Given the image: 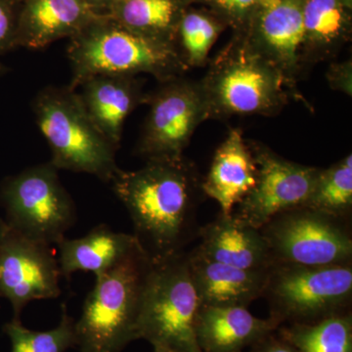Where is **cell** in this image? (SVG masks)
Returning <instances> with one entry per match:
<instances>
[{
    "instance_id": "obj_25",
    "label": "cell",
    "mask_w": 352,
    "mask_h": 352,
    "mask_svg": "<svg viewBox=\"0 0 352 352\" xmlns=\"http://www.w3.org/2000/svg\"><path fill=\"white\" fill-rule=\"evenodd\" d=\"M305 43L333 45L342 36L346 15L342 0H305L302 4Z\"/></svg>"
},
{
    "instance_id": "obj_31",
    "label": "cell",
    "mask_w": 352,
    "mask_h": 352,
    "mask_svg": "<svg viewBox=\"0 0 352 352\" xmlns=\"http://www.w3.org/2000/svg\"><path fill=\"white\" fill-rule=\"evenodd\" d=\"M8 228L6 220L0 219V247H1L2 240H3L4 235Z\"/></svg>"
},
{
    "instance_id": "obj_20",
    "label": "cell",
    "mask_w": 352,
    "mask_h": 352,
    "mask_svg": "<svg viewBox=\"0 0 352 352\" xmlns=\"http://www.w3.org/2000/svg\"><path fill=\"white\" fill-rule=\"evenodd\" d=\"M259 12V38L268 59L280 69L295 66L305 44L302 4L298 0H271Z\"/></svg>"
},
{
    "instance_id": "obj_28",
    "label": "cell",
    "mask_w": 352,
    "mask_h": 352,
    "mask_svg": "<svg viewBox=\"0 0 352 352\" xmlns=\"http://www.w3.org/2000/svg\"><path fill=\"white\" fill-rule=\"evenodd\" d=\"M249 349V352H298L277 330L264 336Z\"/></svg>"
},
{
    "instance_id": "obj_30",
    "label": "cell",
    "mask_w": 352,
    "mask_h": 352,
    "mask_svg": "<svg viewBox=\"0 0 352 352\" xmlns=\"http://www.w3.org/2000/svg\"><path fill=\"white\" fill-rule=\"evenodd\" d=\"M113 0H85V3L91 7L97 13L104 14Z\"/></svg>"
},
{
    "instance_id": "obj_24",
    "label": "cell",
    "mask_w": 352,
    "mask_h": 352,
    "mask_svg": "<svg viewBox=\"0 0 352 352\" xmlns=\"http://www.w3.org/2000/svg\"><path fill=\"white\" fill-rule=\"evenodd\" d=\"M75 325L76 319L63 305L59 324L51 330H30L13 319L4 325L3 332L10 340L12 352H67L76 347Z\"/></svg>"
},
{
    "instance_id": "obj_23",
    "label": "cell",
    "mask_w": 352,
    "mask_h": 352,
    "mask_svg": "<svg viewBox=\"0 0 352 352\" xmlns=\"http://www.w3.org/2000/svg\"><path fill=\"white\" fill-rule=\"evenodd\" d=\"M305 207L349 221L352 208L351 155L320 170Z\"/></svg>"
},
{
    "instance_id": "obj_2",
    "label": "cell",
    "mask_w": 352,
    "mask_h": 352,
    "mask_svg": "<svg viewBox=\"0 0 352 352\" xmlns=\"http://www.w3.org/2000/svg\"><path fill=\"white\" fill-rule=\"evenodd\" d=\"M67 56L76 88L100 75L150 74L164 82L173 80L185 68L173 41L139 34L101 14L69 38Z\"/></svg>"
},
{
    "instance_id": "obj_5",
    "label": "cell",
    "mask_w": 352,
    "mask_h": 352,
    "mask_svg": "<svg viewBox=\"0 0 352 352\" xmlns=\"http://www.w3.org/2000/svg\"><path fill=\"white\" fill-rule=\"evenodd\" d=\"M201 307L188 252L153 261L139 317L138 340L175 352H201L196 337Z\"/></svg>"
},
{
    "instance_id": "obj_13",
    "label": "cell",
    "mask_w": 352,
    "mask_h": 352,
    "mask_svg": "<svg viewBox=\"0 0 352 352\" xmlns=\"http://www.w3.org/2000/svg\"><path fill=\"white\" fill-rule=\"evenodd\" d=\"M99 15L85 0H22L18 47L43 50L59 39L73 38Z\"/></svg>"
},
{
    "instance_id": "obj_6",
    "label": "cell",
    "mask_w": 352,
    "mask_h": 352,
    "mask_svg": "<svg viewBox=\"0 0 352 352\" xmlns=\"http://www.w3.org/2000/svg\"><path fill=\"white\" fill-rule=\"evenodd\" d=\"M263 298L271 318L281 325L312 324L351 311L352 263L302 266L274 264Z\"/></svg>"
},
{
    "instance_id": "obj_9",
    "label": "cell",
    "mask_w": 352,
    "mask_h": 352,
    "mask_svg": "<svg viewBox=\"0 0 352 352\" xmlns=\"http://www.w3.org/2000/svg\"><path fill=\"white\" fill-rule=\"evenodd\" d=\"M204 92L208 110L228 115L270 112L283 98V74L263 53L230 51L217 61Z\"/></svg>"
},
{
    "instance_id": "obj_33",
    "label": "cell",
    "mask_w": 352,
    "mask_h": 352,
    "mask_svg": "<svg viewBox=\"0 0 352 352\" xmlns=\"http://www.w3.org/2000/svg\"><path fill=\"white\" fill-rule=\"evenodd\" d=\"M8 72V68L6 66H4L3 64L0 63V78L2 76L6 75V74Z\"/></svg>"
},
{
    "instance_id": "obj_17",
    "label": "cell",
    "mask_w": 352,
    "mask_h": 352,
    "mask_svg": "<svg viewBox=\"0 0 352 352\" xmlns=\"http://www.w3.org/2000/svg\"><path fill=\"white\" fill-rule=\"evenodd\" d=\"M78 92L90 119L118 150L124 122L142 101L135 76L100 75L83 80Z\"/></svg>"
},
{
    "instance_id": "obj_14",
    "label": "cell",
    "mask_w": 352,
    "mask_h": 352,
    "mask_svg": "<svg viewBox=\"0 0 352 352\" xmlns=\"http://www.w3.org/2000/svg\"><path fill=\"white\" fill-rule=\"evenodd\" d=\"M190 271L203 307H243L263 298L270 270H247L217 263L197 248L188 252Z\"/></svg>"
},
{
    "instance_id": "obj_10",
    "label": "cell",
    "mask_w": 352,
    "mask_h": 352,
    "mask_svg": "<svg viewBox=\"0 0 352 352\" xmlns=\"http://www.w3.org/2000/svg\"><path fill=\"white\" fill-rule=\"evenodd\" d=\"M150 112L138 152L146 162L183 157L196 127L207 115L204 89L179 80H168L150 99Z\"/></svg>"
},
{
    "instance_id": "obj_21",
    "label": "cell",
    "mask_w": 352,
    "mask_h": 352,
    "mask_svg": "<svg viewBox=\"0 0 352 352\" xmlns=\"http://www.w3.org/2000/svg\"><path fill=\"white\" fill-rule=\"evenodd\" d=\"M104 14L132 31L168 41L182 18L179 0H113Z\"/></svg>"
},
{
    "instance_id": "obj_26",
    "label": "cell",
    "mask_w": 352,
    "mask_h": 352,
    "mask_svg": "<svg viewBox=\"0 0 352 352\" xmlns=\"http://www.w3.org/2000/svg\"><path fill=\"white\" fill-rule=\"evenodd\" d=\"M184 63L201 65L207 59L212 44L217 41L219 28L207 16L190 12L180 18L177 25Z\"/></svg>"
},
{
    "instance_id": "obj_4",
    "label": "cell",
    "mask_w": 352,
    "mask_h": 352,
    "mask_svg": "<svg viewBox=\"0 0 352 352\" xmlns=\"http://www.w3.org/2000/svg\"><path fill=\"white\" fill-rule=\"evenodd\" d=\"M36 124L58 170L88 173L110 183L120 168L118 149L95 126L75 88L48 87L32 102Z\"/></svg>"
},
{
    "instance_id": "obj_27",
    "label": "cell",
    "mask_w": 352,
    "mask_h": 352,
    "mask_svg": "<svg viewBox=\"0 0 352 352\" xmlns=\"http://www.w3.org/2000/svg\"><path fill=\"white\" fill-rule=\"evenodd\" d=\"M21 1L0 0V55L18 47Z\"/></svg>"
},
{
    "instance_id": "obj_32",
    "label": "cell",
    "mask_w": 352,
    "mask_h": 352,
    "mask_svg": "<svg viewBox=\"0 0 352 352\" xmlns=\"http://www.w3.org/2000/svg\"><path fill=\"white\" fill-rule=\"evenodd\" d=\"M153 349H154V351L153 352H175V351H173V349L161 346H153Z\"/></svg>"
},
{
    "instance_id": "obj_19",
    "label": "cell",
    "mask_w": 352,
    "mask_h": 352,
    "mask_svg": "<svg viewBox=\"0 0 352 352\" xmlns=\"http://www.w3.org/2000/svg\"><path fill=\"white\" fill-rule=\"evenodd\" d=\"M138 245L133 234L116 232L106 224L95 226L78 239L65 237L57 244L62 277L69 280L78 271L99 276L126 258Z\"/></svg>"
},
{
    "instance_id": "obj_8",
    "label": "cell",
    "mask_w": 352,
    "mask_h": 352,
    "mask_svg": "<svg viewBox=\"0 0 352 352\" xmlns=\"http://www.w3.org/2000/svg\"><path fill=\"white\" fill-rule=\"evenodd\" d=\"M273 265H344L352 263V237L347 220L307 207L292 208L261 228Z\"/></svg>"
},
{
    "instance_id": "obj_18",
    "label": "cell",
    "mask_w": 352,
    "mask_h": 352,
    "mask_svg": "<svg viewBox=\"0 0 352 352\" xmlns=\"http://www.w3.org/2000/svg\"><path fill=\"white\" fill-rule=\"evenodd\" d=\"M280 327L274 319H261L243 307H203L196 323L201 352H244Z\"/></svg>"
},
{
    "instance_id": "obj_1",
    "label": "cell",
    "mask_w": 352,
    "mask_h": 352,
    "mask_svg": "<svg viewBox=\"0 0 352 352\" xmlns=\"http://www.w3.org/2000/svg\"><path fill=\"white\" fill-rule=\"evenodd\" d=\"M126 207L139 244L152 261L184 251L198 235V177L184 157L152 160L138 170H120L110 182Z\"/></svg>"
},
{
    "instance_id": "obj_11",
    "label": "cell",
    "mask_w": 352,
    "mask_h": 352,
    "mask_svg": "<svg viewBox=\"0 0 352 352\" xmlns=\"http://www.w3.org/2000/svg\"><path fill=\"white\" fill-rule=\"evenodd\" d=\"M61 277L50 245L30 239L8 226L0 247V298L12 305L13 319L20 320L30 302L59 298Z\"/></svg>"
},
{
    "instance_id": "obj_12",
    "label": "cell",
    "mask_w": 352,
    "mask_h": 352,
    "mask_svg": "<svg viewBox=\"0 0 352 352\" xmlns=\"http://www.w3.org/2000/svg\"><path fill=\"white\" fill-rule=\"evenodd\" d=\"M251 150L256 164V184L232 214L261 229L276 215L305 206L321 170L287 161L266 148Z\"/></svg>"
},
{
    "instance_id": "obj_22",
    "label": "cell",
    "mask_w": 352,
    "mask_h": 352,
    "mask_svg": "<svg viewBox=\"0 0 352 352\" xmlns=\"http://www.w3.org/2000/svg\"><path fill=\"white\" fill-rule=\"evenodd\" d=\"M277 331L298 352H352L351 311L316 323L281 325Z\"/></svg>"
},
{
    "instance_id": "obj_3",
    "label": "cell",
    "mask_w": 352,
    "mask_h": 352,
    "mask_svg": "<svg viewBox=\"0 0 352 352\" xmlns=\"http://www.w3.org/2000/svg\"><path fill=\"white\" fill-rule=\"evenodd\" d=\"M153 261L139 244L117 265L95 277L76 320L78 352H122L138 328Z\"/></svg>"
},
{
    "instance_id": "obj_15",
    "label": "cell",
    "mask_w": 352,
    "mask_h": 352,
    "mask_svg": "<svg viewBox=\"0 0 352 352\" xmlns=\"http://www.w3.org/2000/svg\"><path fill=\"white\" fill-rule=\"evenodd\" d=\"M201 244L196 247L207 258L247 270H270L272 258L261 229L233 214H219L199 228Z\"/></svg>"
},
{
    "instance_id": "obj_29",
    "label": "cell",
    "mask_w": 352,
    "mask_h": 352,
    "mask_svg": "<svg viewBox=\"0 0 352 352\" xmlns=\"http://www.w3.org/2000/svg\"><path fill=\"white\" fill-rule=\"evenodd\" d=\"M212 3L231 15H243L267 6L271 0H212Z\"/></svg>"
},
{
    "instance_id": "obj_16",
    "label": "cell",
    "mask_w": 352,
    "mask_h": 352,
    "mask_svg": "<svg viewBox=\"0 0 352 352\" xmlns=\"http://www.w3.org/2000/svg\"><path fill=\"white\" fill-rule=\"evenodd\" d=\"M256 164L239 129L229 132L217 148L207 177L201 182L205 195L219 203L224 215L232 214L256 184Z\"/></svg>"
},
{
    "instance_id": "obj_7",
    "label": "cell",
    "mask_w": 352,
    "mask_h": 352,
    "mask_svg": "<svg viewBox=\"0 0 352 352\" xmlns=\"http://www.w3.org/2000/svg\"><path fill=\"white\" fill-rule=\"evenodd\" d=\"M58 173L50 162L41 164L9 176L0 186L8 226L50 245L63 239L78 219L75 201Z\"/></svg>"
}]
</instances>
